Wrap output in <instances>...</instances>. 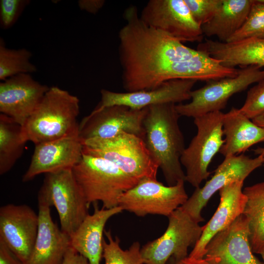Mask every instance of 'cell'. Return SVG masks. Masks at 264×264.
<instances>
[{"label": "cell", "instance_id": "obj_1", "mask_svg": "<svg viewBox=\"0 0 264 264\" xmlns=\"http://www.w3.org/2000/svg\"><path fill=\"white\" fill-rule=\"evenodd\" d=\"M126 22L118 34L122 81L126 92L154 89L176 79L180 63L201 52L145 24L136 7L124 13Z\"/></svg>", "mask_w": 264, "mask_h": 264}, {"label": "cell", "instance_id": "obj_2", "mask_svg": "<svg viewBox=\"0 0 264 264\" xmlns=\"http://www.w3.org/2000/svg\"><path fill=\"white\" fill-rule=\"evenodd\" d=\"M176 104L151 106L144 120V140L152 158L158 164L168 186L185 181L181 156L185 149L180 129V115Z\"/></svg>", "mask_w": 264, "mask_h": 264}, {"label": "cell", "instance_id": "obj_3", "mask_svg": "<svg viewBox=\"0 0 264 264\" xmlns=\"http://www.w3.org/2000/svg\"><path fill=\"white\" fill-rule=\"evenodd\" d=\"M79 112L76 96L57 86L51 87L22 126L23 137L37 145L77 132Z\"/></svg>", "mask_w": 264, "mask_h": 264}, {"label": "cell", "instance_id": "obj_4", "mask_svg": "<svg viewBox=\"0 0 264 264\" xmlns=\"http://www.w3.org/2000/svg\"><path fill=\"white\" fill-rule=\"evenodd\" d=\"M72 171L88 204L100 201L106 209L119 206L121 195L139 181L109 160L84 154Z\"/></svg>", "mask_w": 264, "mask_h": 264}, {"label": "cell", "instance_id": "obj_5", "mask_svg": "<svg viewBox=\"0 0 264 264\" xmlns=\"http://www.w3.org/2000/svg\"><path fill=\"white\" fill-rule=\"evenodd\" d=\"M83 154L106 159L138 180L156 179L158 164L145 141L133 134L122 132L111 138H92L83 141Z\"/></svg>", "mask_w": 264, "mask_h": 264}, {"label": "cell", "instance_id": "obj_6", "mask_svg": "<svg viewBox=\"0 0 264 264\" xmlns=\"http://www.w3.org/2000/svg\"><path fill=\"white\" fill-rule=\"evenodd\" d=\"M38 202L56 208L61 229L70 237L88 214L89 205L72 169L45 174Z\"/></svg>", "mask_w": 264, "mask_h": 264}, {"label": "cell", "instance_id": "obj_7", "mask_svg": "<svg viewBox=\"0 0 264 264\" xmlns=\"http://www.w3.org/2000/svg\"><path fill=\"white\" fill-rule=\"evenodd\" d=\"M223 115L216 111L194 118L197 133L185 148L180 162L185 169V181L196 188L209 176V165L224 143Z\"/></svg>", "mask_w": 264, "mask_h": 264}, {"label": "cell", "instance_id": "obj_8", "mask_svg": "<svg viewBox=\"0 0 264 264\" xmlns=\"http://www.w3.org/2000/svg\"><path fill=\"white\" fill-rule=\"evenodd\" d=\"M256 65L242 67L237 75L207 81L202 88L191 92L190 102L180 103L176 108L180 116L195 118L225 108L234 94L264 79V69Z\"/></svg>", "mask_w": 264, "mask_h": 264}, {"label": "cell", "instance_id": "obj_9", "mask_svg": "<svg viewBox=\"0 0 264 264\" xmlns=\"http://www.w3.org/2000/svg\"><path fill=\"white\" fill-rule=\"evenodd\" d=\"M164 233L141 248L143 264H166L171 257L176 262L188 257L189 247L200 238L203 226L180 207L169 216Z\"/></svg>", "mask_w": 264, "mask_h": 264}, {"label": "cell", "instance_id": "obj_10", "mask_svg": "<svg viewBox=\"0 0 264 264\" xmlns=\"http://www.w3.org/2000/svg\"><path fill=\"white\" fill-rule=\"evenodd\" d=\"M184 180L165 186L156 179L144 178L120 197L119 206L139 217L148 215L169 216L188 198Z\"/></svg>", "mask_w": 264, "mask_h": 264}, {"label": "cell", "instance_id": "obj_11", "mask_svg": "<svg viewBox=\"0 0 264 264\" xmlns=\"http://www.w3.org/2000/svg\"><path fill=\"white\" fill-rule=\"evenodd\" d=\"M147 110L148 107L136 110L123 105L97 106L79 124V135L84 141L111 138L125 132L144 139V120Z\"/></svg>", "mask_w": 264, "mask_h": 264}, {"label": "cell", "instance_id": "obj_12", "mask_svg": "<svg viewBox=\"0 0 264 264\" xmlns=\"http://www.w3.org/2000/svg\"><path fill=\"white\" fill-rule=\"evenodd\" d=\"M147 25L181 42H202L201 27L193 18L184 0H150L142 10Z\"/></svg>", "mask_w": 264, "mask_h": 264}, {"label": "cell", "instance_id": "obj_13", "mask_svg": "<svg viewBox=\"0 0 264 264\" xmlns=\"http://www.w3.org/2000/svg\"><path fill=\"white\" fill-rule=\"evenodd\" d=\"M264 158H251L243 154L225 157L215 171L214 175L202 187L196 188L180 207L195 221L204 220L201 212L209 199L224 186L235 181L243 180L255 170L263 165Z\"/></svg>", "mask_w": 264, "mask_h": 264}, {"label": "cell", "instance_id": "obj_14", "mask_svg": "<svg viewBox=\"0 0 264 264\" xmlns=\"http://www.w3.org/2000/svg\"><path fill=\"white\" fill-rule=\"evenodd\" d=\"M39 216L26 204H7L0 208V241L27 264L36 240Z\"/></svg>", "mask_w": 264, "mask_h": 264}, {"label": "cell", "instance_id": "obj_15", "mask_svg": "<svg viewBox=\"0 0 264 264\" xmlns=\"http://www.w3.org/2000/svg\"><path fill=\"white\" fill-rule=\"evenodd\" d=\"M203 258L209 264H263L253 254L248 221L242 214L212 238Z\"/></svg>", "mask_w": 264, "mask_h": 264}, {"label": "cell", "instance_id": "obj_16", "mask_svg": "<svg viewBox=\"0 0 264 264\" xmlns=\"http://www.w3.org/2000/svg\"><path fill=\"white\" fill-rule=\"evenodd\" d=\"M50 87L21 74L0 83V112L22 126L42 102Z\"/></svg>", "mask_w": 264, "mask_h": 264}, {"label": "cell", "instance_id": "obj_17", "mask_svg": "<svg viewBox=\"0 0 264 264\" xmlns=\"http://www.w3.org/2000/svg\"><path fill=\"white\" fill-rule=\"evenodd\" d=\"M83 146L78 132L35 145L30 165L22 176V181H29L41 174L72 169L83 156Z\"/></svg>", "mask_w": 264, "mask_h": 264}, {"label": "cell", "instance_id": "obj_18", "mask_svg": "<svg viewBox=\"0 0 264 264\" xmlns=\"http://www.w3.org/2000/svg\"><path fill=\"white\" fill-rule=\"evenodd\" d=\"M197 81L192 79H174L152 90L133 92H117L102 89L100 91L101 101L97 106L123 105L141 110L155 105L180 104L191 99V92Z\"/></svg>", "mask_w": 264, "mask_h": 264}, {"label": "cell", "instance_id": "obj_19", "mask_svg": "<svg viewBox=\"0 0 264 264\" xmlns=\"http://www.w3.org/2000/svg\"><path fill=\"white\" fill-rule=\"evenodd\" d=\"M243 180L233 181L219 190L220 202L209 221L203 226L201 235L188 257L202 259L209 241L242 214L247 198L243 192Z\"/></svg>", "mask_w": 264, "mask_h": 264}, {"label": "cell", "instance_id": "obj_20", "mask_svg": "<svg viewBox=\"0 0 264 264\" xmlns=\"http://www.w3.org/2000/svg\"><path fill=\"white\" fill-rule=\"evenodd\" d=\"M39 226L27 264H62L70 246V237L53 221L50 207L38 203Z\"/></svg>", "mask_w": 264, "mask_h": 264}, {"label": "cell", "instance_id": "obj_21", "mask_svg": "<svg viewBox=\"0 0 264 264\" xmlns=\"http://www.w3.org/2000/svg\"><path fill=\"white\" fill-rule=\"evenodd\" d=\"M94 212L88 214L70 237V246L87 258L89 264H100L103 257V234L107 221L123 210L120 206L99 209L93 203Z\"/></svg>", "mask_w": 264, "mask_h": 264}, {"label": "cell", "instance_id": "obj_22", "mask_svg": "<svg viewBox=\"0 0 264 264\" xmlns=\"http://www.w3.org/2000/svg\"><path fill=\"white\" fill-rule=\"evenodd\" d=\"M198 49L226 67L264 66V38H250L230 43L205 39L198 44Z\"/></svg>", "mask_w": 264, "mask_h": 264}, {"label": "cell", "instance_id": "obj_23", "mask_svg": "<svg viewBox=\"0 0 264 264\" xmlns=\"http://www.w3.org/2000/svg\"><path fill=\"white\" fill-rule=\"evenodd\" d=\"M222 130L224 143L220 153L224 157L238 155L264 142V128L254 123L240 109L232 108L223 113Z\"/></svg>", "mask_w": 264, "mask_h": 264}, {"label": "cell", "instance_id": "obj_24", "mask_svg": "<svg viewBox=\"0 0 264 264\" xmlns=\"http://www.w3.org/2000/svg\"><path fill=\"white\" fill-rule=\"evenodd\" d=\"M253 1L223 0L215 15L201 26L203 35L216 36L220 42H227L244 24Z\"/></svg>", "mask_w": 264, "mask_h": 264}, {"label": "cell", "instance_id": "obj_25", "mask_svg": "<svg viewBox=\"0 0 264 264\" xmlns=\"http://www.w3.org/2000/svg\"><path fill=\"white\" fill-rule=\"evenodd\" d=\"M247 200L242 213L248 221L249 241L253 253L264 250V181L243 190Z\"/></svg>", "mask_w": 264, "mask_h": 264}, {"label": "cell", "instance_id": "obj_26", "mask_svg": "<svg viewBox=\"0 0 264 264\" xmlns=\"http://www.w3.org/2000/svg\"><path fill=\"white\" fill-rule=\"evenodd\" d=\"M22 126L10 117L0 114V175L9 172L22 155L25 145Z\"/></svg>", "mask_w": 264, "mask_h": 264}, {"label": "cell", "instance_id": "obj_27", "mask_svg": "<svg viewBox=\"0 0 264 264\" xmlns=\"http://www.w3.org/2000/svg\"><path fill=\"white\" fill-rule=\"evenodd\" d=\"M32 52L26 48L12 49L6 47L0 38V80L2 81L21 74H31L37 68L30 61Z\"/></svg>", "mask_w": 264, "mask_h": 264}, {"label": "cell", "instance_id": "obj_28", "mask_svg": "<svg viewBox=\"0 0 264 264\" xmlns=\"http://www.w3.org/2000/svg\"><path fill=\"white\" fill-rule=\"evenodd\" d=\"M107 241H103L104 264H143L139 242H134L129 249L123 250L117 237H112L110 231L105 230Z\"/></svg>", "mask_w": 264, "mask_h": 264}, {"label": "cell", "instance_id": "obj_29", "mask_svg": "<svg viewBox=\"0 0 264 264\" xmlns=\"http://www.w3.org/2000/svg\"><path fill=\"white\" fill-rule=\"evenodd\" d=\"M250 38H264V2L253 0L244 24L226 43Z\"/></svg>", "mask_w": 264, "mask_h": 264}, {"label": "cell", "instance_id": "obj_30", "mask_svg": "<svg viewBox=\"0 0 264 264\" xmlns=\"http://www.w3.org/2000/svg\"><path fill=\"white\" fill-rule=\"evenodd\" d=\"M240 109L251 120L264 117V79L248 90L245 102Z\"/></svg>", "mask_w": 264, "mask_h": 264}, {"label": "cell", "instance_id": "obj_31", "mask_svg": "<svg viewBox=\"0 0 264 264\" xmlns=\"http://www.w3.org/2000/svg\"><path fill=\"white\" fill-rule=\"evenodd\" d=\"M223 0H184L195 22L200 26L209 22Z\"/></svg>", "mask_w": 264, "mask_h": 264}, {"label": "cell", "instance_id": "obj_32", "mask_svg": "<svg viewBox=\"0 0 264 264\" xmlns=\"http://www.w3.org/2000/svg\"><path fill=\"white\" fill-rule=\"evenodd\" d=\"M30 1V0H0V28L7 30L11 28Z\"/></svg>", "mask_w": 264, "mask_h": 264}, {"label": "cell", "instance_id": "obj_33", "mask_svg": "<svg viewBox=\"0 0 264 264\" xmlns=\"http://www.w3.org/2000/svg\"><path fill=\"white\" fill-rule=\"evenodd\" d=\"M0 264H24L7 245L0 241Z\"/></svg>", "mask_w": 264, "mask_h": 264}, {"label": "cell", "instance_id": "obj_34", "mask_svg": "<svg viewBox=\"0 0 264 264\" xmlns=\"http://www.w3.org/2000/svg\"><path fill=\"white\" fill-rule=\"evenodd\" d=\"M104 0H79L78 4L81 10L92 14H96L104 6Z\"/></svg>", "mask_w": 264, "mask_h": 264}, {"label": "cell", "instance_id": "obj_35", "mask_svg": "<svg viewBox=\"0 0 264 264\" xmlns=\"http://www.w3.org/2000/svg\"><path fill=\"white\" fill-rule=\"evenodd\" d=\"M62 264H89L88 259L71 246L68 249Z\"/></svg>", "mask_w": 264, "mask_h": 264}, {"label": "cell", "instance_id": "obj_36", "mask_svg": "<svg viewBox=\"0 0 264 264\" xmlns=\"http://www.w3.org/2000/svg\"><path fill=\"white\" fill-rule=\"evenodd\" d=\"M176 264H209L204 258L197 259L187 257L178 262L176 261Z\"/></svg>", "mask_w": 264, "mask_h": 264}, {"label": "cell", "instance_id": "obj_37", "mask_svg": "<svg viewBox=\"0 0 264 264\" xmlns=\"http://www.w3.org/2000/svg\"><path fill=\"white\" fill-rule=\"evenodd\" d=\"M257 125L264 128V117H259L252 120Z\"/></svg>", "mask_w": 264, "mask_h": 264}, {"label": "cell", "instance_id": "obj_38", "mask_svg": "<svg viewBox=\"0 0 264 264\" xmlns=\"http://www.w3.org/2000/svg\"><path fill=\"white\" fill-rule=\"evenodd\" d=\"M253 151L256 154L262 156L264 159V146L258 147ZM263 166H264V163Z\"/></svg>", "mask_w": 264, "mask_h": 264}, {"label": "cell", "instance_id": "obj_39", "mask_svg": "<svg viewBox=\"0 0 264 264\" xmlns=\"http://www.w3.org/2000/svg\"><path fill=\"white\" fill-rule=\"evenodd\" d=\"M168 264H176V261L174 257H171L168 261Z\"/></svg>", "mask_w": 264, "mask_h": 264}, {"label": "cell", "instance_id": "obj_40", "mask_svg": "<svg viewBox=\"0 0 264 264\" xmlns=\"http://www.w3.org/2000/svg\"><path fill=\"white\" fill-rule=\"evenodd\" d=\"M260 255H261L263 260V264H264V250L260 254Z\"/></svg>", "mask_w": 264, "mask_h": 264}, {"label": "cell", "instance_id": "obj_41", "mask_svg": "<svg viewBox=\"0 0 264 264\" xmlns=\"http://www.w3.org/2000/svg\"><path fill=\"white\" fill-rule=\"evenodd\" d=\"M262 1L264 2V0H262Z\"/></svg>", "mask_w": 264, "mask_h": 264}]
</instances>
